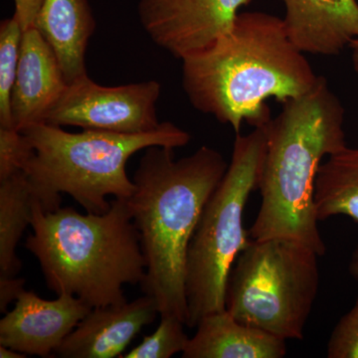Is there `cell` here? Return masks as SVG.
<instances>
[{
    "label": "cell",
    "instance_id": "cell-1",
    "mask_svg": "<svg viewBox=\"0 0 358 358\" xmlns=\"http://www.w3.org/2000/svg\"><path fill=\"white\" fill-rule=\"evenodd\" d=\"M182 87L193 108L239 134L271 117L266 101L285 103L308 93L319 77L289 40L282 18L240 13L232 28L182 59Z\"/></svg>",
    "mask_w": 358,
    "mask_h": 358
},
{
    "label": "cell",
    "instance_id": "cell-2",
    "mask_svg": "<svg viewBox=\"0 0 358 358\" xmlns=\"http://www.w3.org/2000/svg\"><path fill=\"white\" fill-rule=\"evenodd\" d=\"M228 166L223 155L207 145L180 159L173 148H148L127 199L145 259L141 289L154 299L160 317L173 315L185 326L188 246Z\"/></svg>",
    "mask_w": 358,
    "mask_h": 358
},
{
    "label": "cell",
    "instance_id": "cell-3",
    "mask_svg": "<svg viewBox=\"0 0 358 358\" xmlns=\"http://www.w3.org/2000/svg\"><path fill=\"white\" fill-rule=\"evenodd\" d=\"M345 109L324 77L308 93L282 103L264 127L266 154L259 178L261 206L248 231L254 240L288 238L320 257L327 247L317 227L313 189L322 159L345 150Z\"/></svg>",
    "mask_w": 358,
    "mask_h": 358
},
{
    "label": "cell",
    "instance_id": "cell-4",
    "mask_svg": "<svg viewBox=\"0 0 358 358\" xmlns=\"http://www.w3.org/2000/svg\"><path fill=\"white\" fill-rule=\"evenodd\" d=\"M25 247L38 260L48 288L70 294L90 308L127 301L124 285H141L145 259L127 199L103 214L72 207L35 208Z\"/></svg>",
    "mask_w": 358,
    "mask_h": 358
},
{
    "label": "cell",
    "instance_id": "cell-5",
    "mask_svg": "<svg viewBox=\"0 0 358 358\" xmlns=\"http://www.w3.org/2000/svg\"><path fill=\"white\" fill-rule=\"evenodd\" d=\"M30 147L22 171L41 192L49 210L60 208L61 193L70 195L90 213L109 210L107 197L128 199L134 183L127 164L148 148L185 147L192 136L171 122L150 133L127 134L83 129L69 133L46 122L20 131Z\"/></svg>",
    "mask_w": 358,
    "mask_h": 358
},
{
    "label": "cell",
    "instance_id": "cell-6",
    "mask_svg": "<svg viewBox=\"0 0 358 358\" xmlns=\"http://www.w3.org/2000/svg\"><path fill=\"white\" fill-rule=\"evenodd\" d=\"M266 154L264 127L237 134L225 176L205 205L188 246L185 263L186 326L225 310L226 285L235 261L251 238L244 212L258 188Z\"/></svg>",
    "mask_w": 358,
    "mask_h": 358
},
{
    "label": "cell",
    "instance_id": "cell-7",
    "mask_svg": "<svg viewBox=\"0 0 358 358\" xmlns=\"http://www.w3.org/2000/svg\"><path fill=\"white\" fill-rule=\"evenodd\" d=\"M320 257L288 238L250 240L231 268L225 310L277 338L303 339L319 293Z\"/></svg>",
    "mask_w": 358,
    "mask_h": 358
},
{
    "label": "cell",
    "instance_id": "cell-8",
    "mask_svg": "<svg viewBox=\"0 0 358 358\" xmlns=\"http://www.w3.org/2000/svg\"><path fill=\"white\" fill-rule=\"evenodd\" d=\"M160 90L155 80L105 87L83 75L67 85L44 122L109 133H150L162 124L157 112Z\"/></svg>",
    "mask_w": 358,
    "mask_h": 358
},
{
    "label": "cell",
    "instance_id": "cell-9",
    "mask_svg": "<svg viewBox=\"0 0 358 358\" xmlns=\"http://www.w3.org/2000/svg\"><path fill=\"white\" fill-rule=\"evenodd\" d=\"M251 0H140L138 13L150 38L176 59L203 50L229 31Z\"/></svg>",
    "mask_w": 358,
    "mask_h": 358
},
{
    "label": "cell",
    "instance_id": "cell-10",
    "mask_svg": "<svg viewBox=\"0 0 358 358\" xmlns=\"http://www.w3.org/2000/svg\"><path fill=\"white\" fill-rule=\"evenodd\" d=\"M91 310L73 294L49 301L23 289L15 307L0 320V345L26 355L51 357Z\"/></svg>",
    "mask_w": 358,
    "mask_h": 358
},
{
    "label": "cell",
    "instance_id": "cell-11",
    "mask_svg": "<svg viewBox=\"0 0 358 358\" xmlns=\"http://www.w3.org/2000/svg\"><path fill=\"white\" fill-rule=\"evenodd\" d=\"M159 315L154 299L145 294L131 303L93 308L54 355L63 358L121 357L141 329Z\"/></svg>",
    "mask_w": 358,
    "mask_h": 358
},
{
    "label": "cell",
    "instance_id": "cell-12",
    "mask_svg": "<svg viewBox=\"0 0 358 358\" xmlns=\"http://www.w3.org/2000/svg\"><path fill=\"white\" fill-rule=\"evenodd\" d=\"M64 73L55 52L38 28L23 31L17 75L11 94V117L17 131L44 122L65 89Z\"/></svg>",
    "mask_w": 358,
    "mask_h": 358
},
{
    "label": "cell",
    "instance_id": "cell-13",
    "mask_svg": "<svg viewBox=\"0 0 358 358\" xmlns=\"http://www.w3.org/2000/svg\"><path fill=\"white\" fill-rule=\"evenodd\" d=\"M292 43L301 53L338 55L358 39L357 0H282Z\"/></svg>",
    "mask_w": 358,
    "mask_h": 358
},
{
    "label": "cell",
    "instance_id": "cell-14",
    "mask_svg": "<svg viewBox=\"0 0 358 358\" xmlns=\"http://www.w3.org/2000/svg\"><path fill=\"white\" fill-rule=\"evenodd\" d=\"M183 358H282L285 339L238 322L227 310L209 313L196 326Z\"/></svg>",
    "mask_w": 358,
    "mask_h": 358
},
{
    "label": "cell",
    "instance_id": "cell-15",
    "mask_svg": "<svg viewBox=\"0 0 358 358\" xmlns=\"http://www.w3.org/2000/svg\"><path fill=\"white\" fill-rule=\"evenodd\" d=\"M36 27L57 56L69 84L83 75L96 22L87 0H43Z\"/></svg>",
    "mask_w": 358,
    "mask_h": 358
},
{
    "label": "cell",
    "instance_id": "cell-16",
    "mask_svg": "<svg viewBox=\"0 0 358 358\" xmlns=\"http://www.w3.org/2000/svg\"><path fill=\"white\" fill-rule=\"evenodd\" d=\"M49 212L43 195L23 171L0 179V277H16L21 262L16 247L37 206Z\"/></svg>",
    "mask_w": 358,
    "mask_h": 358
},
{
    "label": "cell",
    "instance_id": "cell-17",
    "mask_svg": "<svg viewBox=\"0 0 358 358\" xmlns=\"http://www.w3.org/2000/svg\"><path fill=\"white\" fill-rule=\"evenodd\" d=\"M313 201L319 221L346 215L358 222V148L346 147L320 164Z\"/></svg>",
    "mask_w": 358,
    "mask_h": 358
},
{
    "label": "cell",
    "instance_id": "cell-18",
    "mask_svg": "<svg viewBox=\"0 0 358 358\" xmlns=\"http://www.w3.org/2000/svg\"><path fill=\"white\" fill-rule=\"evenodd\" d=\"M23 29L14 15L0 24V128H14L11 94L20 63Z\"/></svg>",
    "mask_w": 358,
    "mask_h": 358
},
{
    "label": "cell",
    "instance_id": "cell-19",
    "mask_svg": "<svg viewBox=\"0 0 358 358\" xmlns=\"http://www.w3.org/2000/svg\"><path fill=\"white\" fill-rule=\"evenodd\" d=\"M154 334L143 338V341L124 355V358H169L185 352L188 336L185 324L173 315H162Z\"/></svg>",
    "mask_w": 358,
    "mask_h": 358
},
{
    "label": "cell",
    "instance_id": "cell-20",
    "mask_svg": "<svg viewBox=\"0 0 358 358\" xmlns=\"http://www.w3.org/2000/svg\"><path fill=\"white\" fill-rule=\"evenodd\" d=\"M327 355L329 358H358V298L334 327Z\"/></svg>",
    "mask_w": 358,
    "mask_h": 358
},
{
    "label": "cell",
    "instance_id": "cell-21",
    "mask_svg": "<svg viewBox=\"0 0 358 358\" xmlns=\"http://www.w3.org/2000/svg\"><path fill=\"white\" fill-rule=\"evenodd\" d=\"M30 150L20 131L14 128H0V179L22 171Z\"/></svg>",
    "mask_w": 358,
    "mask_h": 358
},
{
    "label": "cell",
    "instance_id": "cell-22",
    "mask_svg": "<svg viewBox=\"0 0 358 358\" xmlns=\"http://www.w3.org/2000/svg\"><path fill=\"white\" fill-rule=\"evenodd\" d=\"M14 15L20 21L23 31L36 26L43 0H14Z\"/></svg>",
    "mask_w": 358,
    "mask_h": 358
},
{
    "label": "cell",
    "instance_id": "cell-23",
    "mask_svg": "<svg viewBox=\"0 0 358 358\" xmlns=\"http://www.w3.org/2000/svg\"><path fill=\"white\" fill-rule=\"evenodd\" d=\"M24 279L16 277H0V310L7 312V308L17 300L24 289Z\"/></svg>",
    "mask_w": 358,
    "mask_h": 358
},
{
    "label": "cell",
    "instance_id": "cell-24",
    "mask_svg": "<svg viewBox=\"0 0 358 358\" xmlns=\"http://www.w3.org/2000/svg\"><path fill=\"white\" fill-rule=\"evenodd\" d=\"M0 357L1 358H23L27 357L24 353L17 352L7 346L0 345Z\"/></svg>",
    "mask_w": 358,
    "mask_h": 358
},
{
    "label": "cell",
    "instance_id": "cell-25",
    "mask_svg": "<svg viewBox=\"0 0 358 358\" xmlns=\"http://www.w3.org/2000/svg\"><path fill=\"white\" fill-rule=\"evenodd\" d=\"M350 273L353 278L358 280V247L355 250L350 263Z\"/></svg>",
    "mask_w": 358,
    "mask_h": 358
},
{
    "label": "cell",
    "instance_id": "cell-26",
    "mask_svg": "<svg viewBox=\"0 0 358 358\" xmlns=\"http://www.w3.org/2000/svg\"><path fill=\"white\" fill-rule=\"evenodd\" d=\"M350 47L352 52L353 68L358 74V39L353 40Z\"/></svg>",
    "mask_w": 358,
    "mask_h": 358
}]
</instances>
